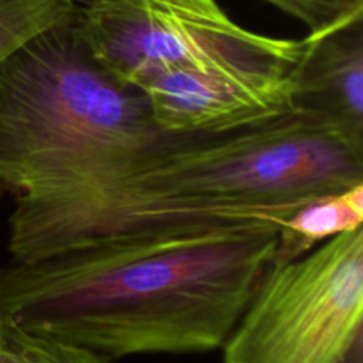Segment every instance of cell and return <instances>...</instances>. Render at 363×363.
Listing matches in <instances>:
<instances>
[{
  "instance_id": "cell-1",
  "label": "cell",
  "mask_w": 363,
  "mask_h": 363,
  "mask_svg": "<svg viewBox=\"0 0 363 363\" xmlns=\"http://www.w3.org/2000/svg\"><path fill=\"white\" fill-rule=\"evenodd\" d=\"M265 220L166 223L0 267V319L106 356L221 349L272 264Z\"/></svg>"
},
{
  "instance_id": "cell-8",
  "label": "cell",
  "mask_w": 363,
  "mask_h": 363,
  "mask_svg": "<svg viewBox=\"0 0 363 363\" xmlns=\"http://www.w3.org/2000/svg\"><path fill=\"white\" fill-rule=\"evenodd\" d=\"M363 227V183L299 207L278 228L271 265L292 261L319 244Z\"/></svg>"
},
{
  "instance_id": "cell-3",
  "label": "cell",
  "mask_w": 363,
  "mask_h": 363,
  "mask_svg": "<svg viewBox=\"0 0 363 363\" xmlns=\"http://www.w3.org/2000/svg\"><path fill=\"white\" fill-rule=\"evenodd\" d=\"M172 132L146 95L109 75L74 18L0 61V183L13 196L10 231L115 177Z\"/></svg>"
},
{
  "instance_id": "cell-9",
  "label": "cell",
  "mask_w": 363,
  "mask_h": 363,
  "mask_svg": "<svg viewBox=\"0 0 363 363\" xmlns=\"http://www.w3.org/2000/svg\"><path fill=\"white\" fill-rule=\"evenodd\" d=\"M75 0H0V61L35 35L75 17Z\"/></svg>"
},
{
  "instance_id": "cell-6",
  "label": "cell",
  "mask_w": 363,
  "mask_h": 363,
  "mask_svg": "<svg viewBox=\"0 0 363 363\" xmlns=\"http://www.w3.org/2000/svg\"><path fill=\"white\" fill-rule=\"evenodd\" d=\"M299 74L177 69L153 79L142 92L163 130L217 133L291 109Z\"/></svg>"
},
{
  "instance_id": "cell-12",
  "label": "cell",
  "mask_w": 363,
  "mask_h": 363,
  "mask_svg": "<svg viewBox=\"0 0 363 363\" xmlns=\"http://www.w3.org/2000/svg\"><path fill=\"white\" fill-rule=\"evenodd\" d=\"M345 28L363 20V0H318Z\"/></svg>"
},
{
  "instance_id": "cell-11",
  "label": "cell",
  "mask_w": 363,
  "mask_h": 363,
  "mask_svg": "<svg viewBox=\"0 0 363 363\" xmlns=\"http://www.w3.org/2000/svg\"><path fill=\"white\" fill-rule=\"evenodd\" d=\"M294 17L308 28L311 37H325L340 30L335 17L318 0H261Z\"/></svg>"
},
{
  "instance_id": "cell-10",
  "label": "cell",
  "mask_w": 363,
  "mask_h": 363,
  "mask_svg": "<svg viewBox=\"0 0 363 363\" xmlns=\"http://www.w3.org/2000/svg\"><path fill=\"white\" fill-rule=\"evenodd\" d=\"M86 347L0 319V363H111Z\"/></svg>"
},
{
  "instance_id": "cell-13",
  "label": "cell",
  "mask_w": 363,
  "mask_h": 363,
  "mask_svg": "<svg viewBox=\"0 0 363 363\" xmlns=\"http://www.w3.org/2000/svg\"><path fill=\"white\" fill-rule=\"evenodd\" d=\"M347 363H362V346H359L353 354L350 356V359L347 360Z\"/></svg>"
},
{
  "instance_id": "cell-4",
  "label": "cell",
  "mask_w": 363,
  "mask_h": 363,
  "mask_svg": "<svg viewBox=\"0 0 363 363\" xmlns=\"http://www.w3.org/2000/svg\"><path fill=\"white\" fill-rule=\"evenodd\" d=\"M74 23L92 58L139 91L177 69L299 74L319 41L248 31L214 0H86Z\"/></svg>"
},
{
  "instance_id": "cell-5",
  "label": "cell",
  "mask_w": 363,
  "mask_h": 363,
  "mask_svg": "<svg viewBox=\"0 0 363 363\" xmlns=\"http://www.w3.org/2000/svg\"><path fill=\"white\" fill-rule=\"evenodd\" d=\"M363 227L271 265L221 363H347L362 346Z\"/></svg>"
},
{
  "instance_id": "cell-7",
  "label": "cell",
  "mask_w": 363,
  "mask_h": 363,
  "mask_svg": "<svg viewBox=\"0 0 363 363\" xmlns=\"http://www.w3.org/2000/svg\"><path fill=\"white\" fill-rule=\"evenodd\" d=\"M362 21L319 38L294 92V105L320 112L359 138H363Z\"/></svg>"
},
{
  "instance_id": "cell-2",
  "label": "cell",
  "mask_w": 363,
  "mask_h": 363,
  "mask_svg": "<svg viewBox=\"0 0 363 363\" xmlns=\"http://www.w3.org/2000/svg\"><path fill=\"white\" fill-rule=\"evenodd\" d=\"M363 183V139L332 118L291 109L217 133H170L81 197L91 237L194 220H265Z\"/></svg>"
},
{
  "instance_id": "cell-14",
  "label": "cell",
  "mask_w": 363,
  "mask_h": 363,
  "mask_svg": "<svg viewBox=\"0 0 363 363\" xmlns=\"http://www.w3.org/2000/svg\"><path fill=\"white\" fill-rule=\"evenodd\" d=\"M3 191H4V189H3V186H1V183H0V199H1V194H3Z\"/></svg>"
}]
</instances>
